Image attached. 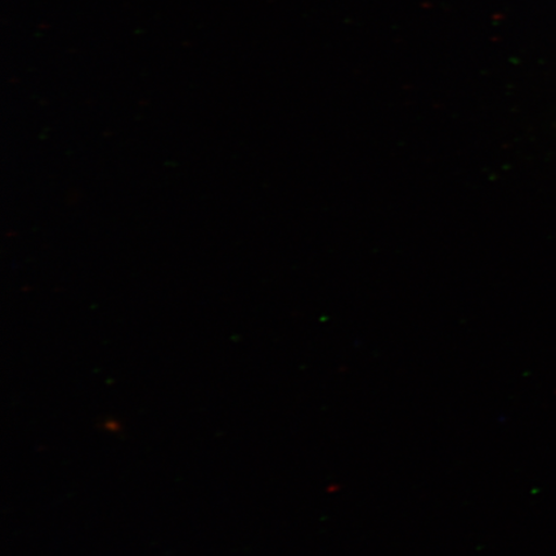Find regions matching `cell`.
Returning a JSON list of instances; mask_svg holds the SVG:
<instances>
[]
</instances>
